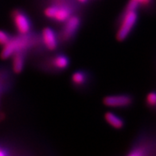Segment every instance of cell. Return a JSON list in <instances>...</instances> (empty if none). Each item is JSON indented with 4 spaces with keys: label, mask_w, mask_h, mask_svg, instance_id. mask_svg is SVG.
Instances as JSON below:
<instances>
[{
    "label": "cell",
    "mask_w": 156,
    "mask_h": 156,
    "mask_svg": "<svg viewBox=\"0 0 156 156\" xmlns=\"http://www.w3.org/2000/svg\"><path fill=\"white\" fill-rule=\"evenodd\" d=\"M140 6L133 0H129L119 18V27L116 33L118 41H123L131 34L139 20Z\"/></svg>",
    "instance_id": "1"
},
{
    "label": "cell",
    "mask_w": 156,
    "mask_h": 156,
    "mask_svg": "<svg viewBox=\"0 0 156 156\" xmlns=\"http://www.w3.org/2000/svg\"><path fill=\"white\" fill-rule=\"evenodd\" d=\"M40 40L37 34L29 33L27 34H19L16 37H12L10 41L2 46L0 57L2 60L11 58L16 52L27 53L30 49L34 48L38 43Z\"/></svg>",
    "instance_id": "2"
},
{
    "label": "cell",
    "mask_w": 156,
    "mask_h": 156,
    "mask_svg": "<svg viewBox=\"0 0 156 156\" xmlns=\"http://www.w3.org/2000/svg\"><path fill=\"white\" fill-rule=\"evenodd\" d=\"M129 155L156 154V132H144L131 148Z\"/></svg>",
    "instance_id": "3"
},
{
    "label": "cell",
    "mask_w": 156,
    "mask_h": 156,
    "mask_svg": "<svg viewBox=\"0 0 156 156\" xmlns=\"http://www.w3.org/2000/svg\"><path fill=\"white\" fill-rule=\"evenodd\" d=\"M72 5L52 3L44 10V15L49 20L57 23H63L73 15Z\"/></svg>",
    "instance_id": "4"
},
{
    "label": "cell",
    "mask_w": 156,
    "mask_h": 156,
    "mask_svg": "<svg viewBox=\"0 0 156 156\" xmlns=\"http://www.w3.org/2000/svg\"><path fill=\"white\" fill-rule=\"evenodd\" d=\"M81 24V19L78 15H71L63 23L62 30L58 34L59 41L62 42H69L74 38Z\"/></svg>",
    "instance_id": "5"
},
{
    "label": "cell",
    "mask_w": 156,
    "mask_h": 156,
    "mask_svg": "<svg viewBox=\"0 0 156 156\" xmlns=\"http://www.w3.org/2000/svg\"><path fill=\"white\" fill-rule=\"evenodd\" d=\"M13 24L19 34H27L31 32L32 23L27 13L21 9H15L11 12Z\"/></svg>",
    "instance_id": "6"
},
{
    "label": "cell",
    "mask_w": 156,
    "mask_h": 156,
    "mask_svg": "<svg viewBox=\"0 0 156 156\" xmlns=\"http://www.w3.org/2000/svg\"><path fill=\"white\" fill-rule=\"evenodd\" d=\"M103 102L104 105L108 107L126 108L133 105L134 97L130 94L111 95L105 97Z\"/></svg>",
    "instance_id": "7"
},
{
    "label": "cell",
    "mask_w": 156,
    "mask_h": 156,
    "mask_svg": "<svg viewBox=\"0 0 156 156\" xmlns=\"http://www.w3.org/2000/svg\"><path fill=\"white\" fill-rule=\"evenodd\" d=\"M41 41L45 49L49 51H54L58 48L60 41L58 34L54 29L45 27L41 31Z\"/></svg>",
    "instance_id": "8"
},
{
    "label": "cell",
    "mask_w": 156,
    "mask_h": 156,
    "mask_svg": "<svg viewBox=\"0 0 156 156\" xmlns=\"http://www.w3.org/2000/svg\"><path fill=\"white\" fill-rule=\"evenodd\" d=\"M69 58L64 54H56L48 59V65L49 69L55 72H61L66 70L69 66Z\"/></svg>",
    "instance_id": "9"
},
{
    "label": "cell",
    "mask_w": 156,
    "mask_h": 156,
    "mask_svg": "<svg viewBox=\"0 0 156 156\" xmlns=\"http://www.w3.org/2000/svg\"><path fill=\"white\" fill-rule=\"evenodd\" d=\"M89 74L84 70H76L71 76V82L73 85L76 88H83L88 84L89 80Z\"/></svg>",
    "instance_id": "10"
},
{
    "label": "cell",
    "mask_w": 156,
    "mask_h": 156,
    "mask_svg": "<svg viewBox=\"0 0 156 156\" xmlns=\"http://www.w3.org/2000/svg\"><path fill=\"white\" fill-rule=\"evenodd\" d=\"M12 70L15 73H21L24 69L26 53L25 52H16L12 55Z\"/></svg>",
    "instance_id": "11"
},
{
    "label": "cell",
    "mask_w": 156,
    "mask_h": 156,
    "mask_svg": "<svg viewBox=\"0 0 156 156\" xmlns=\"http://www.w3.org/2000/svg\"><path fill=\"white\" fill-rule=\"evenodd\" d=\"M105 120L108 123L109 125L114 127L115 129H121L124 127V120L122 119L121 117L117 115L115 113L108 112L105 113Z\"/></svg>",
    "instance_id": "12"
},
{
    "label": "cell",
    "mask_w": 156,
    "mask_h": 156,
    "mask_svg": "<svg viewBox=\"0 0 156 156\" xmlns=\"http://www.w3.org/2000/svg\"><path fill=\"white\" fill-rule=\"evenodd\" d=\"M140 6V8L149 14L156 12V0H133Z\"/></svg>",
    "instance_id": "13"
},
{
    "label": "cell",
    "mask_w": 156,
    "mask_h": 156,
    "mask_svg": "<svg viewBox=\"0 0 156 156\" xmlns=\"http://www.w3.org/2000/svg\"><path fill=\"white\" fill-rule=\"evenodd\" d=\"M145 104L152 111L156 112V91H151L146 96Z\"/></svg>",
    "instance_id": "14"
},
{
    "label": "cell",
    "mask_w": 156,
    "mask_h": 156,
    "mask_svg": "<svg viewBox=\"0 0 156 156\" xmlns=\"http://www.w3.org/2000/svg\"><path fill=\"white\" fill-rule=\"evenodd\" d=\"M7 80H8V75L6 72H4V70L0 69V98L5 93L6 88L8 86Z\"/></svg>",
    "instance_id": "15"
},
{
    "label": "cell",
    "mask_w": 156,
    "mask_h": 156,
    "mask_svg": "<svg viewBox=\"0 0 156 156\" xmlns=\"http://www.w3.org/2000/svg\"><path fill=\"white\" fill-rule=\"evenodd\" d=\"M11 37H12V36L8 32L0 30V45L3 46L4 45H6L10 41Z\"/></svg>",
    "instance_id": "16"
},
{
    "label": "cell",
    "mask_w": 156,
    "mask_h": 156,
    "mask_svg": "<svg viewBox=\"0 0 156 156\" xmlns=\"http://www.w3.org/2000/svg\"><path fill=\"white\" fill-rule=\"evenodd\" d=\"M78 2L80 3H82V4H84V3H87L88 2V0H76Z\"/></svg>",
    "instance_id": "17"
}]
</instances>
